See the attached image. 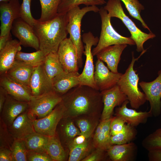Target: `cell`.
Returning <instances> with one entry per match:
<instances>
[{
	"mask_svg": "<svg viewBox=\"0 0 161 161\" xmlns=\"http://www.w3.org/2000/svg\"><path fill=\"white\" fill-rule=\"evenodd\" d=\"M46 55L40 49L31 53H26L18 51L16 56V59L24 61L33 67L42 65Z\"/></svg>",
	"mask_w": 161,
	"mask_h": 161,
	"instance_id": "d590c367",
	"label": "cell"
},
{
	"mask_svg": "<svg viewBox=\"0 0 161 161\" xmlns=\"http://www.w3.org/2000/svg\"><path fill=\"white\" fill-rule=\"evenodd\" d=\"M127 44H116L106 47L100 50L96 55L97 59L105 62L112 72L118 73L117 67L121 54Z\"/></svg>",
	"mask_w": 161,
	"mask_h": 161,
	"instance_id": "7402d4cb",
	"label": "cell"
},
{
	"mask_svg": "<svg viewBox=\"0 0 161 161\" xmlns=\"http://www.w3.org/2000/svg\"><path fill=\"white\" fill-rule=\"evenodd\" d=\"M33 68V66L24 61L16 59L6 73L10 78L30 91V82Z\"/></svg>",
	"mask_w": 161,
	"mask_h": 161,
	"instance_id": "44dd1931",
	"label": "cell"
},
{
	"mask_svg": "<svg viewBox=\"0 0 161 161\" xmlns=\"http://www.w3.org/2000/svg\"><path fill=\"white\" fill-rule=\"evenodd\" d=\"M13 0H0V2H7Z\"/></svg>",
	"mask_w": 161,
	"mask_h": 161,
	"instance_id": "f907efd6",
	"label": "cell"
},
{
	"mask_svg": "<svg viewBox=\"0 0 161 161\" xmlns=\"http://www.w3.org/2000/svg\"><path fill=\"white\" fill-rule=\"evenodd\" d=\"M111 17H116L120 19L129 31L130 37L135 42L136 50L142 52L145 49L143 44L150 39L155 37V35L151 32L146 33L142 32L134 22L125 13L120 0H108L103 7Z\"/></svg>",
	"mask_w": 161,
	"mask_h": 161,
	"instance_id": "5b68a950",
	"label": "cell"
},
{
	"mask_svg": "<svg viewBox=\"0 0 161 161\" xmlns=\"http://www.w3.org/2000/svg\"><path fill=\"white\" fill-rule=\"evenodd\" d=\"M43 65L46 74L52 81L64 71L57 52H51L46 55Z\"/></svg>",
	"mask_w": 161,
	"mask_h": 161,
	"instance_id": "f546056e",
	"label": "cell"
},
{
	"mask_svg": "<svg viewBox=\"0 0 161 161\" xmlns=\"http://www.w3.org/2000/svg\"><path fill=\"white\" fill-rule=\"evenodd\" d=\"M78 72H67L64 71L52 80L53 91L62 95L73 88L80 84Z\"/></svg>",
	"mask_w": 161,
	"mask_h": 161,
	"instance_id": "d4e9b609",
	"label": "cell"
},
{
	"mask_svg": "<svg viewBox=\"0 0 161 161\" xmlns=\"http://www.w3.org/2000/svg\"><path fill=\"white\" fill-rule=\"evenodd\" d=\"M146 50L142 52L140 55L136 58L134 56V52H132L131 61L117 83L121 91L127 96L131 107L135 109H139L146 101L144 93L141 91L138 88V74L136 73L137 71L134 69L135 62Z\"/></svg>",
	"mask_w": 161,
	"mask_h": 161,
	"instance_id": "3957f363",
	"label": "cell"
},
{
	"mask_svg": "<svg viewBox=\"0 0 161 161\" xmlns=\"http://www.w3.org/2000/svg\"><path fill=\"white\" fill-rule=\"evenodd\" d=\"M127 100L120 106L116 109L115 115L122 118L126 124L135 127L140 124L145 123L148 118L152 116L151 112H138L135 109L128 108Z\"/></svg>",
	"mask_w": 161,
	"mask_h": 161,
	"instance_id": "ffe728a7",
	"label": "cell"
},
{
	"mask_svg": "<svg viewBox=\"0 0 161 161\" xmlns=\"http://www.w3.org/2000/svg\"><path fill=\"white\" fill-rule=\"evenodd\" d=\"M158 76L150 82L142 81L139 84L144 93L146 100L149 101L152 116H159L161 111V70Z\"/></svg>",
	"mask_w": 161,
	"mask_h": 161,
	"instance_id": "30bf717a",
	"label": "cell"
},
{
	"mask_svg": "<svg viewBox=\"0 0 161 161\" xmlns=\"http://www.w3.org/2000/svg\"><path fill=\"white\" fill-rule=\"evenodd\" d=\"M43 64L34 67L30 80V91L35 97L54 92L52 81L46 74Z\"/></svg>",
	"mask_w": 161,
	"mask_h": 161,
	"instance_id": "2e32d148",
	"label": "cell"
},
{
	"mask_svg": "<svg viewBox=\"0 0 161 161\" xmlns=\"http://www.w3.org/2000/svg\"><path fill=\"white\" fill-rule=\"evenodd\" d=\"M62 100V95L54 92L35 97L28 102V115L34 120L42 118L50 113Z\"/></svg>",
	"mask_w": 161,
	"mask_h": 161,
	"instance_id": "ba28073f",
	"label": "cell"
},
{
	"mask_svg": "<svg viewBox=\"0 0 161 161\" xmlns=\"http://www.w3.org/2000/svg\"><path fill=\"white\" fill-rule=\"evenodd\" d=\"M100 92L103 108L100 120H105L112 117L115 107L120 106L128 99L117 84L111 88Z\"/></svg>",
	"mask_w": 161,
	"mask_h": 161,
	"instance_id": "7c38bea8",
	"label": "cell"
},
{
	"mask_svg": "<svg viewBox=\"0 0 161 161\" xmlns=\"http://www.w3.org/2000/svg\"><path fill=\"white\" fill-rule=\"evenodd\" d=\"M106 3L104 0H61L58 7V13H66L71 9L81 4L91 6L102 5Z\"/></svg>",
	"mask_w": 161,
	"mask_h": 161,
	"instance_id": "e575fe53",
	"label": "cell"
},
{
	"mask_svg": "<svg viewBox=\"0 0 161 161\" xmlns=\"http://www.w3.org/2000/svg\"><path fill=\"white\" fill-rule=\"evenodd\" d=\"M28 106V102L18 100L8 94L0 118L9 126L17 116L27 111Z\"/></svg>",
	"mask_w": 161,
	"mask_h": 161,
	"instance_id": "ac0fdd59",
	"label": "cell"
},
{
	"mask_svg": "<svg viewBox=\"0 0 161 161\" xmlns=\"http://www.w3.org/2000/svg\"><path fill=\"white\" fill-rule=\"evenodd\" d=\"M7 95L6 91L3 87L0 86V113L2 110Z\"/></svg>",
	"mask_w": 161,
	"mask_h": 161,
	"instance_id": "681fc988",
	"label": "cell"
},
{
	"mask_svg": "<svg viewBox=\"0 0 161 161\" xmlns=\"http://www.w3.org/2000/svg\"><path fill=\"white\" fill-rule=\"evenodd\" d=\"M112 117L104 120V123L100 132L97 134L93 135L92 142L95 148H100L106 151L111 146L110 143V127Z\"/></svg>",
	"mask_w": 161,
	"mask_h": 161,
	"instance_id": "4dcf8cb0",
	"label": "cell"
},
{
	"mask_svg": "<svg viewBox=\"0 0 161 161\" xmlns=\"http://www.w3.org/2000/svg\"><path fill=\"white\" fill-rule=\"evenodd\" d=\"M33 121L26 111L17 116L8 128L15 139L24 140L35 132Z\"/></svg>",
	"mask_w": 161,
	"mask_h": 161,
	"instance_id": "d6986e66",
	"label": "cell"
},
{
	"mask_svg": "<svg viewBox=\"0 0 161 161\" xmlns=\"http://www.w3.org/2000/svg\"><path fill=\"white\" fill-rule=\"evenodd\" d=\"M0 86L8 94L20 101L28 102L35 97L30 90L10 78L6 73L0 75Z\"/></svg>",
	"mask_w": 161,
	"mask_h": 161,
	"instance_id": "e0dca14e",
	"label": "cell"
},
{
	"mask_svg": "<svg viewBox=\"0 0 161 161\" xmlns=\"http://www.w3.org/2000/svg\"><path fill=\"white\" fill-rule=\"evenodd\" d=\"M125 122L120 117L116 116L112 117L110 127V134L111 136L120 133L123 130Z\"/></svg>",
	"mask_w": 161,
	"mask_h": 161,
	"instance_id": "7bdbcfd3",
	"label": "cell"
},
{
	"mask_svg": "<svg viewBox=\"0 0 161 161\" xmlns=\"http://www.w3.org/2000/svg\"><path fill=\"white\" fill-rule=\"evenodd\" d=\"M15 140L8 126L0 118V148L10 149Z\"/></svg>",
	"mask_w": 161,
	"mask_h": 161,
	"instance_id": "ab89813d",
	"label": "cell"
},
{
	"mask_svg": "<svg viewBox=\"0 0 161 161\" xmlns=\"http://www.w3.org/2000/svg\"><path fill=\"white\" fill-rule=\"evenodd\" d=\"M101 115H84L73 120L80 130L81 134L87 138L92 137L93 133L99 123Z\"/></svg>",
	"mask_w": 161,
	"mask_h": 161,
	"instance_id": "4316f807",
	"label": "cell"
},
{
	"mask_svg": "<svg viewBox=\"0 0 161 161\" xmlns=\"http://www.w3.org/2000/svg\"><path fill=\"white\" fill-rule=\"evenodd\" d=\"M64 148L66 151L70 143L76 136L81 134L73 119L63 117L58 123L56 131Z\"/></svg>",
	"mask_w": 161,
	"mask_h": 161,
	"instance_id": "603a6c76",
	"label": "cell"
},
{
	"mask_svg": "<svg viewBox=\"0 0 161 161\" xmlns=\"http://www.w3.org/2000/svg\"><path fill=\"white\" fill-rule=\"evenodd\" d=\"M99 9L96 6H86L82 8L78 6L71 9L66 13L67 19L66 30L69 35V38L76 48L80 67L82 66V55L84 51L81 34L82 19L87 13L91 11L98 12Z\"/></svg>",
	"mask_w": 161,
	"mask_h": 161,
	"instance_id": "277c9868",
	"label": "cell"
},
{
	"mask_svg": "<svg viewBox=\"0 0 161 161\" xmlns=\"http://www.w3.org/2000/svg\"><path fill=\"white\" fill-rule=\"evenodd\" d=\"M20 6L19 0L0 2V36L5 35L10 32L14 21L20 17Z\"/></svg>",
	"mask_w": 161,
	"mask_h": 161,
	"instance_id": "9a60e30c",
	"label": "cell"
},
{
	"mask_svg": "<svg viewBox=\"0 0 161 161\" xmlns=\"http://www.w3.org/2000/svg\"><path fill=\"white\" fill-rule=\"evenodd\" d=\"M98 12L101 19V31L98 43L92 50L93 56H96L103 49L109 46L121 44H135L130 37L122 36L115 30L111 23V18L103 7H101Z\"/></svg>",
	"mask_w": 161,
	"mask_h": 161,
	"instance_id": "8992f818",
	"label": "cell"
},
{
	"mask_svg": "<svg viewBox=\"0 0 161 161\" xmlns=\"http://www.w3.org/2000/svg\"><path fill=\"white\" fill-rule=\"evenodd\" d=\"M143 146L148 151L161 149V128L156 129L143 140Z\"/></svg>",
	"mask_w": 161,
	"mask_h": 161,
	"instance_id": "f35d334b",
	"label": "cell"
},
{
	"mask_svg": "<svg viewBox=\"0 0 161 161\" xmlns=\"http://www.w3.org/2000/svg\"><path fill=\"white\" fill-rule=\"evenodd\" d=\"M19 41L12 39L0 50V74L6 73L14 63L16 56L21 49Z\"/></svg>",
	"mask_w": 161,
	"mask_h": 161,
	"instance_id": "484cf974",
	"label": "cell"
},
{
	"mask_svg": "<svg viewBox=\"0 0 161 161\" xmlns=\"http://www.w3.org/2000/svg\"><path fill=\"white\" fill-rule=\"evenodd\" d=\"M66 13H58L54 18L45 22L38 19L32 27L39 41V49L46 56L51 52H57L61 43L66 38Z\"/></svg>",
	"mask_w": 161,
	"mask_h": 161,
	"instance_id": "7a4b0ae2",
	"label": "cell"
},
{
	"mask_svg": "<svg viewBox=\"0 0 161 161\" xmlns=\"http://www.w3.org/2000/svg\"><path fill=\"white\" fill-rule=\"evenodd\" d=\"M57 53L64 71L78 72L79 67L77 51L69 38H67L61 43Z\"/></svg>",
	"mask_w": 161,
	"mask_h": 161,
	"instance_id": "5bb4252c",
	"label": "cell"
},
{
	"mask_svg": "<svg viewBox=\"0 0 161 161\" xmlns=\"http://www.w3.org/2000/svg\"><path fill=\"white\" fill-rule=\"evenodd\" d=\"M137 132L135 127L126 123L122 131L114 135L111 136L110 144L112 145L131 142L136 137Z\"/></svg>",
	"mask_w": 161,
	"mask_h": 161,
	"instance_id": "836d02e7",
	"label": "cell"
},
{
	"mask_svg": "<svg viewBox=\"0 0 161 161\" xmlns=\"http://www.w3.org/2000/svg\"><path fill=\"white\" fill-rule=\"evenodd\" d=\"M148 151L149 161H161V149H154Z\"/></svg>",
	"mask_w": 161,
	"mask_h": 161,
	"instance_id": "bcb514c9",
	"label": "cell"
},
{
	"mask_svg": "<svg viewBox=\"0 0 161 161\" xmlns=\"http://www.w3.org/2000/svg\"><path fill=\"white\" fill-rule=\"evenodd\" d=\"M41 8V15L38 20L41 22L49 21L58 14V9L61 0H39Z\"/></svg>",
	"mask_w": 161,
	"mask_h": 161,
	"instance_id": "d6a6232c",
	"label": "cell"
},
{
	"mask_svg": "<svg viewBox=\"0 0 161 161\" xmlns=\"http://www.w3.org/2000/svg\"><path fill=\"white\" fill-rule=\"evenodd\" d=\"M11 31L18 39L21 45L33 48L36 51L39 49V40L32 27L21 17L14 21Z\"/></svg>",
	"mask_w": 161,
	"mask_h": 161,
	"instance_id": "8fae6325",
	"label": "cell"
},
{
	"mask_svg": "<svg viewBox=\"0 0 161 161\" xmlns=\"http://www.w3.org/2000/svg\"><path fill=\"white\" fill-rule=\"evenodd\" d=\"M109 157L106 151L100 148H95L82 161H100L105 160Z\"/></svg>",
	"mask_w": 161,
	"mask_h": 161,
	"instance_id": "b9f144b4",
	"label": "cell"
},
{
	"mask_svg": "<svg viewBox=\"0 0 161 161\" xmlns=\"http://www.w3.org/2000/svg\"><path fill=\"white\" fill-rule=\"evenodd\" d=\"M137 147L134 143L113 145L106 150L108 156L113 161H132L135 158Z\"/></svg>",
	"mask_w": 161,
	"mask_h": 161,
	"instance_id": "cb8c5ba5",
	"label": "cell"
},
{
	"mask_svg": "<svg viewBox=\"0 0 161 161\" xmlns=\"http://www.w3.org/2000/svg\"><path fill=\"white\" fill-rule=\"evenodd\" d=\"M27 161H53L46 152H36L28 151L27 153Z\"/></svg>",
	"mask_w": 161,
	"mask_h": 161,
	"instance_id": "ee69618b",
	"label": "cell"
},
{
	"mask_svg": "<svg viewBox=\"0 0 161 161\" xmlns=\"http://www.w3.org/2000/svg\"><path fill=\"white\" fill-rule=\"evenodd\" d=\"M94 148L92 137L88 139L82 144L69 146L68 148V160L82 161L93 150Z\"/></svg>",
	"mask_w": 161,
	"mask_h": 161,
	"instance_id": "f1b7e54d",
	"label": "cell"
},
{
	"mask_svg": "<svg viewBox=\"0 0 161 161\" xmlns=\"http://www.w3.org/2000/svg\"><path fill=\"white\" fill-rule=\"evenodd\" d=\"M124 4L129 14L132 17L139 20L141 23L143 27L148 29L150 32V29L140 15L142 10L144 9V6L138 0H120Z\"/></svg>",
	"mask_w": 161,
	"mask_h": 161,
	"instance_id": "8d00e7d4",
	"label": "cell"
},
{
	"mask_svg": "<svg viewBox=\"0 0 161 161\" xmlns=\"http://www.w3.org/2000/svg\"><path fill=\"white\" fill-rule=\"evenodd\" d=\"M64 107L61 102L48 114L34 120L35 131L49 137L55 135L57 125L64 117Z\"/></svg>",
	"mask_w": 161,
	"mask_h": 161,
	"instance_id": "9c48e42d",
	"label": "cell"
},
{
	"mask_svg": "<svg viewBox=\"0 0 161 161\" xmlns=\"http://www.w3.org/2000/svg\"><path fill=\"white\" fill-rule=\"evenodd\" d=\"M10 149L13 161H27L28 150L24 140L15 139Z\"/></svg>",
	"mask_w": 161,
	"mask_h": 161,
	"instance_id": "74e56055",
	"label": "cell"
},
{
	"mask_svg": "<svg viewBox=\"0 0 161 161\" xmlns=\"http://www.w3.org/2000/svg\"><path fill=\"white\" fill-rule=\"evenodd\" d=\"M111 71L101 60L97 59L95 66L94 82L97 90L100 92L108 89L117 84L122 75Z\"/></svg>",
	"mask_w": 161,
	"mask_h": 161,
	"instance_id": "4fadbf2b",
	"label": "cell"
},
{
	"mask_svg": "<svg viewBox=\"0 0 161 161\" xmlns=\"http://www.w3.org/2000/svg\"><path fill=\"white\" fill-rule=\"evenodd\" d=\"M12 39L11 32L2 36H0V50L3 49L7 44Z\"/></svg>",
	"mask_w": 161,
	"mask_h": 161,
	"instance_id": "c3c4849f",
	"label": "cell"
},
{
	"mask_svg": "<svg viewBox=\"0 0 161 161\" xmlns=\"http://www.w3.org/2000/svg\"><path fill=\"white\" fill-rule=\"evenodd\" d=\"M49 137L35 131L24 140L28 151L46 152L45 146Z\"/></svg>",
	"mask_w": 161,
	"mask_h": 161,
	"instance_id": "1f68e13d",
	"label": "cell"
},
{
	"mask_svg": "<svg viewBox=\"0 0 161 161\" xmlns=\"http://www.w3.org/2000/svg\"><path fill=\"white\" fill-rule=\"evenodd\" d=\"M87 139L85 136L82 134L76 136L69 144L68 150L69 147L82 144L84 143Z\"/></svg>",
	"mask_w": 161,
	"mask_h": 161,
	"instance_id": "7dc6e473",
	"label": "cell"
},
{
	"mask_svg": "<svg viewBox=\"0 0 161 161\" xmlns=\"http://www.w3.org/2000/svg\"><path fill=\"white\" fill-rule=\"evenodd\" d=\"M45 151L53 161L66 160L67 155L66 151L56 134L49 137L45 146Z\"/></svg>",
	"mask_w": 161,
	"mask_h": 161,
	"instance_id": "83f0119b",
	"label": "cell"
},
{
	"mask_svg": "<svg viewBox=\"0 0 161 161\" xmlns=\"http://www.w3.org/2000/svg\"><path fill=\"white\" fill-rule=\"evenodd\" d=\"M32 0H23L20 8V17L24 21L33 27L36 23L38 20L32 16L30 9Z\"/></svg>",
	"mask_w": 161,
	"mask_h": 161,
	"instance_id": "60d3db41",
	"label": "cell"
},
{
	"mask_svg": "<svg viewBox=\"0 0 161 161\" xmlns=\"http://www.w3.org/2000/svg\"><path fill=\"white\" fill-rule=\"evenodd\" d=\"M0 161H13L12 154L10 149L0 148Z\"/></svg>",
	"mask_w": 161,
	"mask_h": 161,
	"instance_id": "f6af8a7d",
	"label": "cell"
},
{
	"mask_svg": "<svg viewBox=\"0 0 161 161\" xmlns=\"http://www.w3.org/2000/svg\"><path fill=\"white\" fill-rule=\"evenodd\" d=\"M82 38L85 44L83 54L86 56V61L83 70L78 76L80 85L88 86L97 90L94 79L95 67L92 48L93 46L97 45L99 38L95 37L90 31L84 33Z\"/></svg>",
	"mask_w": 161,
	"mask_h": 161,
	"instance_id": "52a82bcc",
	"label": "cell"
},
{
	"mask_svg": "<svg viewBox=\"0 0 161 161\" xmlns=\"http://www.w3.org/2000/svg\"><path fill=\"white\" fill-rule=\"evenodd\" d=\"M64 117L73 120L84 115H101L103 103L101 92L90 86L79 85L62 95Z\"/></svg>",
	"mask_w": 161,
	"mask_h": 161,
	"instance_id": "6da1fadb",
	"label": "cell"
}]
</instances>
